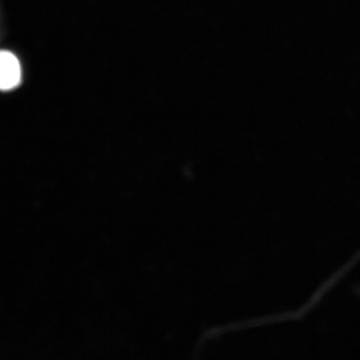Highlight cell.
Returning <instances> with one entry per match:
<instances>
[{
    "label": "cell",
    "instance_id": "6da1fadb",
    "mask_svg": "<svg viewBox=\"0 0 360 360\" xmlns=\"http://www.w3.org/2000/svg\"><path fill=\"white\" fill-rule=\"evenodd\" d=\"M22 80V70L15 54L0 51V90L9 91L16 89Z\"/></svg>",
    "mask_w": 360,
    "mask_h": 360
}]
</instances>
